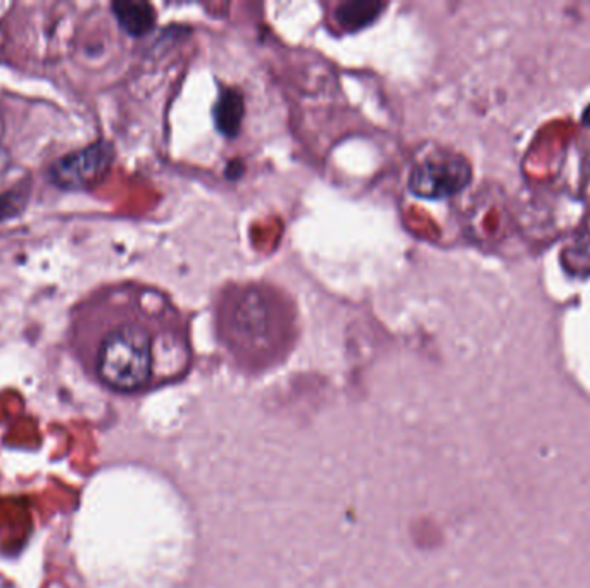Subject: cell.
I'll use <instances>...</instances> for the list:
<instances>
[{
    "instance_id": "6da1fadb",
    "label": "cell",
    "mask_w": 590,
    "mask_h": 588,
    "mask_svg": "<svg viewBox=\"0 0 590 588\" xmlns=\"http://www.w3.org/2000/svg\"><path fill=\"white\" fill-rule=\"evenodd\" d=\"M112 320L96 349V373L123 394L180 382L194 361L191 321L170 297L154 287L116 288Z\"/></svg>"
},
{
    "instance_id": "7a4b0ae2",
    "label": "cell",
    "mask_w": 590,
    "mask_h": 588,
    "mask_svg": "<svg viewBox=\"0 0 590 588\" xmlns=\"http://www.w3.org/2000/svg\"><path fill=\"white\" fill-rule=\"evenodd\" d=\"M216 340L239 370L256 374L277 368L298 347L299 305L272 281H230L213 302Z\"/></svg>"
},
{
    "instance_id": "3957f363",
    "label": "cell",
    "mask_w": 590,
    "mask_h": 588,
    "mask_svg": "<svg viewBox=\"0 0 590 588\" xmlns=\"http://www.w3.org/2000/svg\"><path fill=\"white\" fill-rule=\"evenodd\" d=\"M115 156V145L99 139L52 160L46 171L47 181L62 192H87L108 175Z\"/></svg>"
},
{
    "instance_id": "277c9868",
    "label": "cell",
    "mask_w": 590,
    "mask_h": 588,
    "mask_svg": "<svg viewBox=\"0 0 590 588\" xmlns=\"http://www.w3.org/2000/svg\"><path fill=\"white\" fill-rule=\"evenodd\" d=\"M470 181L467 157L449 148H435L414 165L408 187L417 197L446 199L467 189Z\"/></svg>"
},
{
    "instance_id": "5b68a950",
    "label": "cell",
    "mask_w": 590,
    "mask_h": 588,
    "mask_svg": "<svg viewBox=\"0 0 590 588\" xmlns=\"http://www.w3.org/2000/svg\"><path fill=\"white\" fill-rule=\"evenodd\" d=\"M387 4L381 2H335L326 5V25L337 35H349L372 25Z\"/></svg>"
},
{
    "instance_id": "8992f818",
    "label": "cell",
    "mask_w": 590,
    "mask_h": 588,
    "mask_svg": "<svg viewBox=\"0 0 590 588\" xmlns=\"http://www.w3.org/2000/svg\"><path fill=\"white\" fill-rule=\"evenodd\" d=\"M112 16L130 37H144L156 25V11L147 2H112Z\"/></svg>"
},
{
    "instance_id": "52a82bcc",
    "label": "cell",
    "mask_w": 590,
    "mask_h": 588,
    "mask_svg": "<svg viewBox=\"0 0 590 588\" xmlns=\"http://www.w3.org/2000/svg\"><path fill=\"white\" fill-rule=\"evenodd\" d=\"M32 199V183L23 180L17 185L0 192V225L20 218L28 209Z\"/></svg>"
},
{
    "instance_id": "ba28073f",
    "label": "cell",
    "mask_w": 590,
    "mask_h": 588,
    "mask_svg": "<svg viewBox=\"0 0 590 588\" xmlns=\"http://www.w3.org/2000/svg\"><path fill=\"white\" fill-rule=\"evenodd\" d=\"M242 97L239 92L230 91L219 97L218 106H216V123L219 130L227 135H236L239 130L240 120H242Z\"/></svg>"
},
{
    "instance_id": "9c48e42d",
    "label": "cell",
    "mask_w": 590,
    "mask_h": 588,
    "mask_svg": "<svg viewBox=\"0 0 590 588\" xmlns=\"http://www.w3.org/2000/svg\"><path fill=\"white\" fill-rule=\"evenodd\" d=\"M9 165H11V154L4 145L0 144V175L4 173Z\"/></svg>"
},
{
    "instance_id": "30bf717a",
    "label": "cell",
    "mask_w": 590,
    "mask_h": 588,
    "mask_svg": "<svg viewBox=\"0 0 590 588\" xmlns=\"http://www.w3.org/2000/svg\"><path fill=\"white\" fill-rule=\"evenodd\" d=\"M583 123L590 127V104L586 107V112H583Z\"/></svg>"
}]
</instances>
